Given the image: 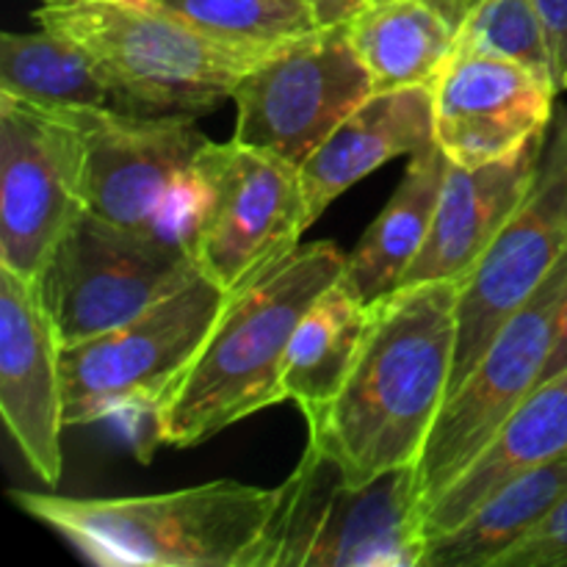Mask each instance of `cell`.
Masks as SVG:
<instances>
[{
    "label": "cell",
    "mask_w": 567,
    "mask_h": 567,
    "mask_svg": "<svg viewBox=\"0 0 567 567\" xmlns=\"http://www.w3.org/2000/svg\"><path fill=\"white\" fill-rule=\"evenodd\" d=\"M0 92L50 111L116 109L114 89L72 39L39 28L3 33Z\"/></svg>",
    "instance_id": "cell-23"
},
{
    "label": "cell",
    "mask_w": 567,
    "mask_h": 567,
    "mask_svg": "<svg viewBox=\"0 0 567 567\" xmlns=\"http://www.w3.org/2000/svg\"><path fill=\"white\" fill-rule=\"evenodd\" d=\"M546 138H535L509 158L485 166H460L449 161L430 236L402 286L463 282L471 275L529 194L540 169Z\"/></svg>",
    "instance_id": "cell-16"
},
{
    "label": "cell",
    "mask_w": 567,
    "mask_h": 567,
    "mask_svg": "<svg viewBox=\"0 0 567 567\" xmlns=\"http://www.w3.org/2000/svg\"><path fill=\"white\" fill-rule=\"evenodd\" d=\"M496 567H567V493Z\"/></svg>",
    "instance_id": "cell-26"
},
{
    "label": "cell",
    "mask_w": 567,
    "mask_h": 567,
    "mask_svg": "<svg viewBox=\"0 0 567 567\" xmlns=\"http://www.w3.org/2000/svg\"><path fill=\"white\" fill-rule=\"evenodd\" d=\"M567 493V454L493 493L457 529L430 537L421 567H496Z\"/></svg>",
    "instance_id": "cell-22"
},
{
    "label": "cell",
    "mask_w": 567,
    "mask_h": 567,
    "mask_svg": "<svg viewBox=\"0 0 567 567\" xmlns=\"http://www.w3.org/2000/svg\"><path fill=\"white\" fill-rule=\"evenodd\" d=\"M371 94L374 81L347 25L319 28L244 72L233 89V138L302 166Z\"/></svg>",
    "instance_id": "cell-9"
},
{
    "label": "cell",
    "mask_w": 567,
    "mask_h": 567,
    "mask_svg": "<svg viewBox=\"0 0 567 567\" xmlns=\"http://www.w3.org/2000/svg\"><path fill=\"white\" fill-rule=\"evenodd\" d=\"M61 114L75 122L86 147L89 214L194 255L210 203L208 177L197 166L210 138L194 127V116L122 109Z\"/></svg>",
    "instance_id": "cell-6"
},
{
    "label": "cell",
    "mask_w": 567,
    "mask_h": 567,
    "mask_svg": "<svg viewBox=\"0 0 567 567\" xmlns=\"http://www.w3.org/2000/svg\"><path fill=\"white\" fill-rule=\"evenodd\" d=\"M347 271L332 241L293 252L227 293L216 324L158 408L161 443L192 449L286 402L282 360L310 305Z\"/></svg>",
    "instance_id": "cell-2"
},
{
    "label": "cell",
    "mask_w": 567,
    "mask_h": 567,
    "mask_svg": "<svg viewBox=\"0 0 567 567\" xmlns=\"http://www.w3.org/2000/svg\"><path fill=\"white\" fill-rule=\"evenodd\" d=\"M227 293L197 275L127 324L61 349L66 426L158 410L216 324Z\"/></svg>",
    "instance_id": "cell-7"
},
{
    "label": "cell",
    "mask_w": 567,
    "mask_h": 567,
    "mask_svg": "<svg viewBox=\"0 0 567 567\" xmlns=\"http://www.w3.org/2000/svg\"><path fill=\"white\" fill-rule=\"evenodd\" d=\"M11 502L100 567H247L277 491L216 480L133 498L11 491Z\"/></svg>",
    "instance_id": "cell-3"
},
{
    "label": "cell",
    "mask_w": 567,
    "mask_h": 567,
    "mask_svg": "<svg viewBox=\"0 0 567 567\" xmlns=\"http://www.w3.org/2000/svg\"><path fill=\"white\" fill-rule=\"evenodd\" d=\"M221 48L264 59L324 28L305 0H158Z\"/></svg>",
    "instance_id": "cell-24"
},
{
    "label": "cell",
    "mask_w": 567,
    "mask_h": 567,
    "mask_svg": "<svg viewBox=\"0 0 567 567\" xmlns=\"http://www.w3.org/2000/svg\"><path fill=\"white\" fill-rule=\"evenodd\" d=\"M197 275L188 249L86 210L37 282L61 347H75L127 324Z\"/></svg>",
    "instance_id": "cell-8"
},
{
    "label": "cell",
    "mask_w": 567,
    "mask_h": 567,
    "mask_svg": "<svg viewBox=\"0 0 567 567\" xmlns=\"http://www.w3.org/2000/svg\"><path fill=\"white\" fill-rule=\"evenodd\" d=\"M476 0H374L347 22L374 92L430 86L460 44Z\"/></svg>",
    "instance_id": "cell-19"
},
{
    "label": "cell",
    "mask_w": 567,
    "mask_h": 567,
    "mask_svg": "<svg viewBox=\"0 0 567 567\" xmlns=\"http://www.w3.org/2000/svg\"><path fill=\"white\" fill-rule=\"evenodd\" d=\"M310 9L316 11L321 25H347L358 11H363L365 6L374 3V0H305Z\"/></svg>",
    "instance_id": "cell-29"
},
{
    "label": "cell",
    "mask_w": 567,
    "mask_h": 567,
    "mask_svg": "<svg viewBox=\"0 0 567 567\" xmlns=\"http://www.w3.org/2000/svg\"><path fill=\"white\" fill-rule=\"evenodd\" d=\"M543 28H546L548 53H551V75L557 92L567 89V0H537Z\"/></svg>",
    "instance_id": "cell-27"
},
{
    "label": "cell",
    "mask_w": 567,
    "mask_h": 567,
    "mask_svg": "<svg viewBox=\"0 0 567 567\" xmlns=\"http://www.w3.org/2000/svg\"><path fill=\"white\" fill-rule=\"evenodd\" d=\"M197 166L210 186L194 258L225 293L299 247L308 230L299 166L241 142H208Z\"/></svg>",
    "instance_id": "cell-12"
},
{
    "label": "cell",
    "mask_w": 567,
    "mask_h": 567,
    "mask_svg": "<svg viewBox=\"0 0 567 567\" xmlns=\"http://www.w3.org/2000/svg\"><path fill=\"white\" fill-rule=\"evenodd\" d=\"M567 252V114L546 138L529 194L460 282L457 349L449 393L463 385L504 324Z\"/></svg>",
    "instance_id": "cell-13"
},
{
    "label": "cell",
    "mask_w": 567,
    "mask_h": 567,
    "mask_svg": "<svg viewBox=\"0 0 567 567\" xmlns=\"http://www.w3.org/2000/svg\"><path fill=\"white\" fill-rule=\"evenodd\" d=\"M565 371H567V286H565V293H563V302H559L557 336H554V347H551V354H548L546 369H543L540 385L551 382L554 377L565 374ZM540 385H537V388H540Z\"/></svg>",
    "instance_id": "cell-28"
},
{
    "label": "cell",
    "mask_w": 567,
    "mask_h": 567,
    "mask_svg": "<svg viewBox=\"0 0 567 567\" xmlns=\"http://www.w3.org/2000/svg\"><path fill=\"white\" fill-rule=\"evenodd\" d=\"M435 144V100L430 86L385 89L365 97L316 153L299 166L308 227L332 199L399 155Z\"/></svg>",
    "instance_id": "cell-17"
},
{
    "label": "cell",
    "mask_w": 567,
    "mask_h": 567,
    "mask_svg": "<svg viewBox=\"0 0 567 567\" xmlns=\"http://www.w3.org/2000/svg\"><path fill=\"white\" fill-rule=\"evenodd\" d=\"M86 210V147L75 122L0 92V266L39 280Z\"/></svg>",
    "instance_id": "cell-10"
},
{
    "label": "cell",
    "mask_w": 567,
    "mask_h": 567,
    "mask_svg": "<svg viewBox=\"0 0 567 567\" xmlns=\"http://www.w3.org/2000/svg\"><path fill=\"white\" fill-rule=\"evenodd\" d=\"M61 349L39 282L0 266V413L28 468L48 487L59 485L64 465Z\"/></svg>",
    "instance_id": "cell-15"
},
{
    "label": "cell",
    "mask_w": 567,
    "mask_h": 567,
    "mask_svg": "<svg viewBox=\"0 0 567 567\" xmlns=\"http://www.w3.org/2000/svg\"><path fill=\"white\" fill-rule=\"evenodd\" d=\"M369 324V302L343 271L293 330L282 360V391L305 415L332 402L352 371Z\"/></svg>",
    "instance_id": "cell-21"
},
{
    "label": "cell",
    "mask_w": 567,
    "mask_h": 567,
    "mask_svg": "<svg viewBox=\"0 0 567 567\" xmlns=\"http://www.w3.org/2000/svg\"><path fill=\"white\" fill-rule=\"evenodd\" d=\"M567 286V252L529 302L498 330L463 385L452 391L432 424L415 474L421 513L463 474L504 421L537 391L557 336Z\"/></svg>",
    "instance_id": "cell-11"
},
{
    "label": "cell",
    "mask_w": 567,
    "mask_h": 567,
    "mask_svg": "<svg viewBox=\"0 0 567 567\" xmlns=\"http://www.w3.org/2000/svg\"><path fill=\"white\" fill-rule=\"evenodd\" d=\"M39 28L72 39L136 114H210L260 59L221 48L158 0H42Z\"/></svg>",
    "instance_id": "cell-4"
},
{
    "label": "cell",
    "mask_w": 567,
    "mask_h": 567,
    "mask_svg": "<svg viewBox=\"0 0 567 567\" xmlns=\"http://www.w3.org/2000/svg\"><path fill=\"white\" fill-rule=\"evenodd\" d=\"M567 454V371L537 388L463 474L421 513L424 537L457 529L493 493Z\"/></svg>",
    "instance_id": "cell-18"
},
{
    "label": "cell",
    "mask_w": 567,
    "mask_h": 567,
    "mask_svg": "<svg viewBox=\"0 0 567 567\" xmlns=\"http://www.w3.org/2000/svg\"><path fill=\"white\" fill-rule=\"evenodd\" d=\"M247 567H421L426 537L415 465L358 482L308 441Z\"/></svg>",
    "instance_id": "cell-5"
},
{
    "label": "cell",
    "mask_w": 567,
    "mask_h": 567,
    "mask_svg": "<svg viewBox=\"0 0 567 567\" xmlns=\"http://www.w3.org/2000/svg\"><path fill=\"white\" fill-rule=\"evenodd\" d=\"M460 282L402 286L369 305L352 371L308 419V441L352 482L419 463L449 396L457 349Z\"/></svg>",
    "instance_id": "cell-1"
},
{
    "label": "cell",
    "mask_w": 567,
    "mask_h": 567,
    "mask_svg": "<svg viewBox=\"0 0 567 567\" xmlns=\"http://www.w3.org/2000/svg\"><path fill=\"white\" fill-rule=\"evenodd\" d=\"M446 166L449 158L437 142L410 155L393 197L371 221L358 247L347 255V277L369 305L396 291L419 258L435 219Z\"/></svg>",
    "instance_id": "cell-20"
},
{
    "label": "cell",
    "mask_w": 567,
    "mask_h": 567,
    "mask_svg": "<svg viewBox=\"0 0 567 567\" xmlns=\"http://www.w3.org/2000/svg\"><path fill=\"white\" fill-rule=\"evenodd\" d=\"M457 50L504 55L554 81L537 0H476L460 33Z\"/></svg>",
    "instance_id": "cell-25"
},
{
    "label": "cell",
    "mask_w": 567,
    "mask_h": 567,
    "mask_svg": "<svg viewBox=\"0 0 567 567\" xmlns=\"http://www.w3.org/2000/svg\"><path fill=\"white\" fill-rule=\"evenodd\" d=\"M551 78L496 53L454 50L432 83L435 142L452 164L485 166L548 136Z\"/></svg>",
    "instance_id": "cell-14"
}]
</instances>
